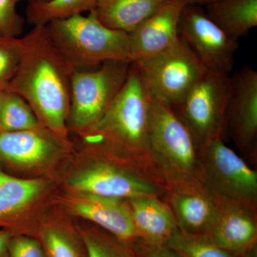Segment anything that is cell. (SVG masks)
Masks as SVG:
<instances>
[{
	"mask_svg": "<svg viewBox=\"0 0 257 257\" xmlns=\"http://www.w3.org/2000/svg\"><path fill=\"white\" fill-rule=\"evenodd\" d=\"M20 68L6 90L23 97L42 126L67 143L71 81L74 69L54 46L45 26L29 32Z\"/></svg>",
	"mask_w": 257,
	"mask_h": 257,
	"instance_id": "1",
	"label": "cell"
},
{
	"mask_svg": "<svg viewBox=\"0 0 257 257\" xmlns=\"http://www.w3.org/2000/svg\"><path fill=\"white\" fill-rule=\"evenodd\" d=\"M151 101L138 69L132 62L126 82L105 114L82 137L87 145L102 147L133 162L165 185L154 170L149 154Z\"/></svg>",
	"mask_w": 257,
	"mask_h": 257,
	"instance_id": "2",
	"label": "cell"
},
{
	"mask_svg": "<svg viewBox=\"0 0 257 257\" xmlns=\"http://www.w3.org/2000/svg\"><path fill=\"white\" fill-rule=\"evenodd\" d=\"M148 149L154 170L167 190L204 184L192 134L173 108L152 98Z\"/></svg>",
	"mask_w": 257,
	"mask_h": 257,
	"instance_id": "3",
	"label": "cell"
},
{
	"mask_svg": "<svg viewBox=\"0 0 257 257\" xmlns=\"http://www.w3.org/2000/svg\"><path fill=\"white\" fill-rule=\"evenodd\" d=\"M47 35L74 70L91 69L109 61H130L128 34L106 27L95 10L45 26Z\"/></svg>",
	"mask_w": 257,
	"mask_h": 257,
	"instance_id": "4",
	"label": "cell"
},
{
	"mask_svg": "<svg viewBox=\"0 0 257 257\" xmlns=\"http://www.w3.org/2000/svg\"><path fill=\"white\" fill-rule=\"evenodd\" d=\"M87 145L89 161L68 181L76 192L121 199L165 197L167 187L146 170L102 147Z\"/></svg>",
	"mask_w": 257,
	"mask_h": 257,
	"instance_id": "5",
	"label": "cell"
},
{
	"mask_svg": "<svg viewBox=\"0 0 257 257\" xmlns=\"http://www.w3.org/2000/svg\"><path fill=\"white\" fill-rule=\"evenodd\" d=\"M132 62L109 61L99 67L74 70L67 128L84 136L105 114L127 78Z\"/></svg>",
	"mask_w": 257,
	"mask_h": 257,
	"instance_id": "6",
	"label": "cell"
},
{
	"mask_svg": "<svg viewBox=\"0 0 257 257\" xmlns=\"http://www.w3.org/2000/svg\"><path fill=\"white\" fill-rule=\"evenodd\" d=\"M152 99L174 108L207 72L182 41L163 52L134 62Z\"/></svg>",
	"mask_w": 257,
	"mask_h": 257,
	"instance_id": "7",
	"label": "cell"
},
{
	"mask_svg": "<svg viewBox=\"0 0 257 257\" xmlns=\"http://www.w3.org/2000/svg\"><path fill=\"white\" fill-rule=\"evenodd\" d=\"M231 88L229 75L207 71L173 108L192 134L198 150L222 139Z\"/></svg>",
	"mask_w": 257,
	"mask_h": 257,
	"instance_id": "8",
	"label": "cell"
},
{
	"mask_svg": "<svg viewBox=\"0 0 257 257\" xmlns=\"http://www.w3.org/2000/svg\"><path fill=\"white\" fill-rule=\"evenodd\" d=\"M204 185L217 197L257 209V173L222 139L199 150Z\"/></svg>",
	"mask_w": 257,
	"mask_h": 257,
	"instance_id": "9",
	"label": "cell"
},
{
	"mask_svg": "<svg viewBox=\"0 0 257 257\" xmlns=\"http://www.w3.org/2000/svg\"><path fill=\"white\" fill-rule=\"evenodd\" d=\"M179 37L208 72L231 73L238 41L226 35L202 7H184L179 20Z\"/></svg>",
	"mask_w": 257,
	"mask_h": 257,
	"instance_id": "10",
	"label": "cell"
},
{
	"mask_svg": "<svg viewBox=\"0 0 257 257\" xmlns=\"http://www.w3.org/2000/svg\"><path fill=\"white\" fill-rule=\"evenodd\" d=\"M67 144L43 126L23 131H0V167L42 170L62 156Z\"/></svg>",
	"mask_w": 257,
	"mask_h": 257,
	"instance_id": "11",
	"label": "cell"
},
{
	"mask_svg": "<svg viewBox=\"0 0 257 257\" xmlns=\"http://www.w3.org/2000/svg\"><path fill=\"white\" fill-rule=\"evenodd\" d=\"M231 88L226 109V130L234 145L254 157L257 138V72L244 67L231 77Z\"/></svg>",
	"mask_w": 257,
	"mask_h": 257,
	"instance_id": "12",
	"label": "cell"
},
{
	"mask_svg": "<svg viewBox=\"0 0 257 257\" xmlns=\"http://www.w3.org/2000/svg\"><path fill=\"white\" fill-rule=\"evenodd\" d=\"M205 236L235 256L257 257L256 208L219 197L215 221Z\"/></svg>",
	"mask_w": 257,
	"mask_h": 257,
	"instance_id": "13",
	"label": "cell"
},
{
	"mask_svg": "<svg viewBox=\"0 0 257 257\" xmlns=\"http://www.w3.org/2000/svg\"><path fill=\"white\" fill-rule=\"evenodd\" d=\"M187 0H168L155 14L128 34L131 62L156 55L180 41L179 24Z\"/></svg>",
	"mask_w": 257,
	"mask_h": 257,
	"instance_id": "14",
	"label": "cell"
},
{
	"mask_svg": "<svg viewBox=\"0 0 257 257\" xmlns=\"http://www.w3.org/2000/svg\"><path fill=\"white\" fill-rule=\"evenodd\" d=\"M175 216L179 231L206 236L215 221L219 197L204 184L171 188L163 197Z\"/></svg>",
	"mask_w": 257,
	"mask_h": 257,
	"instance_id": "15",
	"label": "cell"
},
{
	"mask_svg": "<svg viewBox=\"0 0 257 257\" xmlns=\"http://www.w3.org/2000/svg\"><path fill=\"white\" fill-rule=\"evenodd\" d=\"M68 207L76 215L128 243L138 241L127 200L79 193L69 198Z\"/></svg>",
	"mask_w": 257,
	"mask_h": 257,
	"instance_id": "16",
	"label": "cell"
},
{
	"mask_svg": "<svg viewBox=\"0 0 257 257\" xmlns=\"http://www.w3.org/2000/svg\"><path fill=\"white\" fill-rule=\"evenodd\" d=\"M126 200L138 241L152 246H166L178 226L165 199L150 195Z\"/></svg>",
	"mask_w": 257,
	"mask_h": 257,
	"instance_id": "17",
	"label": "cell"
},
{
	"mask_svg": "<svg viewBox=\"0 0 257 257\" xmlns=\"http://www.w3.org/2000/svg\"><path fill=\"white\" fill-rule=\"evenodd\" d=\"M46 187L43 179L18 178L0 170V227L13 231L19 216L41 197Z\"/></svg>",
	"mask_w": 257,
	"mask_h": 257,
	"instance_id": "18",
	"label": "cell"
},
{
	"mask_svg": "<svg viewBox=\"0 0 257 257\" xmlns=\"http://www.w3.org/2000/svg\"><path fill=\"white\" fill-rule=\"evenodd\" d=\"M168 0H98L95 11L103 25L130 34Z\"/></svg>",
	"mask_w": 257,
	"mask_h": 257,
	"instance_id": "19",
	"label": "cell"
},
{
	"mask_svg": "<svg viewBox=\"0 0 257 257\" xmlns=\"http://www.w3.org/2000/svg\"><path fill=\"white\" fill-rule=\"evenodd\" d=\"M207 16L233 40L257 26V0H219L206 5Z\"/></svg>",
	"mask_w": 257,
	"mask_h": 257,
	"instance_id": "20",
	"label": "cell"
},
{
	"mask_svg": "<svg viewBox=\"0 0 257 257\" xmlns=\"http://www.w3.org/2000/svg\"><path fill=\"white\" fill-rule=\"evenodd\" d=\"M98 0H48L40 4L28 5V23L35 26H46L56 20H65L96 9Z\"/></svg>",
	"mask_w": 257,
	"mask_h": 257,
	"instance_id": "21",
	"label": "cell"
},
{
	"mask_svg": "<svg viewBox=\"0 0 257 257\" xmlns=\"http://www.w3.org/2000/svg\"><path fill=\"white\" fill-rule=\"evenodd\" d=\"M28 101L16 93L0 92V131L18 132L41 127Z\"/></svg>",
	"mask_w": 257,
	"mask_h": 257,
	"instance_id": "22",
	"label": "cell"
},
{
	"mask_svg": "<svg viewBox=\"0 0 257 257\" xmlns=\"http://www.w3.org/2000/svg\"><path fill=\"white\" fill-rule=\"evenodd\" d=\"M82 240L87 257H140L134 243L124 242L102 229L84 231Z\"/></svg>",
	"mask_w": 257,
	"mask_h": 257,
	"instance_id": "23",
	"label": "cell"
},
{
	"mask_svg": "<svg viewBox=\"0 0 257 257\" xmlns=\"http://www.w3.org/2000/svg\"><path fill=\"white\" fill-rule=\"evenodd\" d=\"M47 257H87L85 247L73 234L62 226L49 225L40 234Z\"/></svg>",
	"mask_w": 257,
	"mask_h": 257,
	"instance_id": "24",
	"label": "cell"
},
{
	"mask_svg": "<svg viewBox=\"0 0 257 257\" xmlns=\"http://www.w3.org/2000/svg\"><path fill=\"white\" fill-rule=\"evenodd\" d=\"M28 44L23 37H0V92H4L16 75Z\"/></svg>",
	"mask_w": 257,
	"mask_h": 257,
	"instance_id": "25",
	"label": "cell"
},
{
	"mask_svg": "<svg viewBox=\"0 0 257 257\" xmlns=\"http://www.w3.org/2000/svg\"><path fill=\"white\" fill-rule=\"evenodd\" d=\"M166 246L184 257H236L211 242L205 236L177 230Z\"/></svg>",
	"mask_w": 257,
	"mask_h": 257,
	"instance_id": "26",
	"label": "cell"
},
{
	"mask_svg": "<svg viewBox=\"0 0 257 257\" xmlns=\"http://www.w3.org/2000/svg\"><path fill=\"white\" fill-rule=\"evenodd\" d=\"M20 0H0V37H19L23 32V18L17 12Z\"/></svg>",
	"mask_w": 257,
	"mask_h": 257,
	"instance_id": "27",
	"label": "cell"
},
{
	"mask_svg": "<svg viewBox=\"0 0 257 257\" xmlns=\"http://www.w3.org/2000/svg\"><path fill=\"white\" fill-rule=\"evenodd\" d=\"M9 257H47L42 243L26 235H13L9 243Z\"/></svg>",
	"mask_w": 257,
	"mask_h": 257,
	"instance_id": "28",
	"label": "cell"
},
{
	"mask_svg": "<svg viewBox=\"0 0 257 257\" xmlns=\"http://www.w3.org/2000/svg\"><path fill=\"white\" fill-rule=\"evenodd\" d=\"M134 246L140 257H184L167 246H152L139 241Z\"/></svg>",
	"mask_w": 257,
	"mask_h": 257,
	"instance_id": "29",
	"label": "cell"
},
{
	"mask_svg": "<svg viewBox=\"0 0 257 257\" xmlns=\"http://www.w3.org/2000/svg\"><path fill=\"white\" fill-rule=\"evenodd\" d=\"M14 234L11 230L0 229V257H9L10 241Z\"/></svg>",
	"mask_w": 257,
	"mask_h": 257,
	"instance_id": "30",
	"label": "cell"
},
{
	"mask_svg": "<svg viewBox=\"0 0 257 257\" xmlns=\"http://www.w3.org/2000/svg\"><path fill=\"white\" fill-rule=\"evenodd\" d=\"M219 1V0H187V4L199 5H207L210 3H215V2Z\"/></svg>",
	"mask_w": 257,
	"mask_h": 257,
	"instance_id": "31",
	"label": "cell"
},
{
	"mask_svg": "<svg viewBox=\"0 0 257 257\" xmlns=\"http://www.w3.org/2000/svg\"><path fill=\"white\" fill-rule=\"evenodd\" d=\"M48 0H28V5L40 4V3H45Z\"/></svg>",
	"mask_w": 257,
	"mask_h": 257,
	"instance_id": "32",
	"label": "cell"
},
{
	"mask_svg": "<svg viewBox=\"0 0 257 257\" xmlns=\"http://www.w3.org/2000/svg\"></svg>",
	"mask_w": 257,
	"mask_h": 257,
	"instance_id": "33",
	"label": "cell"
}]
</instances>
